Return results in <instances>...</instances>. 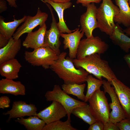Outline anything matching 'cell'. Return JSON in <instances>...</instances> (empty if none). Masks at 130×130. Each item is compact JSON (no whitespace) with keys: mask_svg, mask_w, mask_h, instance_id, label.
Masks as SVG:
<instances>
[{"mask_svg":"<svg viewBox=\"0 0 130 130\" xmlns=\"http://www.w3.org/2000/svg\"><path fill=\"white\" fill-rule=\"evenodd\" d=\"M124 58L130 69V53L125 55Z\"/></svg>","mask_w":130,"mask_h":130,"instance_id":"obj_36","label":"cell"},{"mask_svg":"<svg viewBox=\"0 0 130 130\" xmlns=\"http://www.w3.org/2000/svg\"><path fill=\"white\" fill-rule=\"evenodd\" d=\"M129 0H115L119 12L114 17L115 22L127 27L130 26V7Z\"/></svg>","mask_w":130,"mask_h":130,"instance_id":"obj_22","label":"cell"},{"mask_svg":"<svg viewBox=\"0 0 130 130\" xmlns=\"http://www.w3.org/2000/svg\"><path fill=\"white\" fill-rule=\"evenodd\" d=\"M15 121L23 125L27 130H42L46 124L44 121L36 116H30L26 118H17Z\"/></svg>","mask_w":130,"mask_h":130,"instance_id":"obj_24","label":"cell"},{"mask_svg":"<svg viewBox=\"0 0 130 130\" xmlns=\"http://www.w3.org/2000/svg\"><path fill=\"white\" fill-rule=\"evenodd\" d=\"M102 81L104 92L109 94L111 101V102L109 104L110 109L112 110L110 113L109 120L116 124L126 118L127 116L113 86H111V83L108 81Z\"/></svg>","mask_w":130,"mask_h":130,"instance_id":"obj_8","label":"cell"},{"mask_svg":"<svg viewBox=\"0 0 130 130\" xmlns=\"http://www.w3.org/2000/svg\"><path fill=\"white\" fill-rule=\"evenodd\" d=\"M10 100L7 96H2L0 97V108L4 109L10 107Z\"/></svg>","mask_w":130,"mask_h":130,"instance_id":"obj_30","label":"cell"},{"mask_svg":"<svg viewBox=\"0 0 130 130\" xmlns=\"http://www.w3.org/2000/svg\"><path fill=\"white\" fill-rule=\"evenodd\" d=\"M67 53L63 52L58 59L50 66V68L64 81V84H81L86 81L89 73L83 68H77L72 59L69 57L65 58Z\"/></svg>","mask_w":130,"mask_h":130,"instance_id":"obj_1","label":"cell"},{"mask_svg":"<svg viewBox=\"0 0 130 130\" xmlns=\"http://www.w3.org/2000/svg\"><path fill=\"white\" fill-rule=\"evenodd\" d=\"M71 120L67 119L65 121L60 120L46 124L42 130H77L71 124Z\"/></svg>","mask_w":130,"mask_h":130,"instance_id":"obj_28","label":"cell"},{"mask_svg":"<svg viewBox=\"0 0 130 130\" xmlns=\"http://www.w3.org/2000/svg\"><path fill=\"white\" fill-rule=\"evenodd\" d=\"M119 12L118 7L111 0H102L96 13L98 28L102 32L111 35L116 25L114 19Z\"/></svg>","mask_w":130,"mask_h":130,"instance_id":"obj_3","label":"cell"},{"mask_svg":"<svg viewBox=\"0 0 130 130\" xmlns=\"http://www.w3.org/2000/svg\"><path fill=\"white\" fill-rule=\"evenodd\" d=\"M84 33L79 28L76 29L73 32L67 34L61 33L60 36L64 39V49H69V57L73 59L76 58L78 47L81 38Z\"/></svg>","mask_w":130,"mask_h":130,"instance_id":"obj_14","label":"cell"},{"mask_svg":"<svg viewBox=\"0 0 130 130\" xmlns=\"http://www.w3.org/2000/svg\"><path fill=\"white\" fill-rule=\"evenodd\" d=\"M102 0H77L76 3L77 4L81 3L84 7H86L89 4L94 3H100Z\"/></svg>","mask_w":130,"mask_h":130,"instance_id":"obj_33","label":"cell"},{"mask_svg":"<svg viewBox=\"0 0 130 130\" xmlns=\"http://www.w3.org/2000/svg\"><path fill=\"white\" fill-rule=\"evenodd\" d=\"M66 115L64 107L59 102L53 101L50 105L37 113L36 116L48 124L60 120Z\"/></svg>","mask_w":130,"mask_h":130,"instance_id":"obj_12","label":"cell"},{"mask_svg":"<svg viewBox=\"0 0 130 130\" xmlns=\"http://www.w3.org/2000/svg\"><path fill=\"white\" fill-rule=\"evenodd\" d=\"M91 113L97 121L104 124L109 120L110 108L107 98L100 89L96 91L88 100Z\"/></svg>","mask_w":130,"mask_h":130,"instance_id":"obj_5","label":"cell"},{"mask_svg":"<svg viewBox=\"0 0 130 130\" xmlns=\"http://www.w3.org/2000/svg\"><path fill=\"white\" fill-rule=\"evenodd\" d=\"M123 29L117 23L116 24L113 33L110 38L115 44L119 46L126 52L130 49V38L124 33Z\"/></svg>","mask_w":130,"mask_h":130,"instance_id":"obj_21","label":"cell"},{"mask_svg":"<svg viewBox=\"0 0 130 130\" xmlns=\"http://www.w3.org/2000/svg\"><path fill=\"white\" fill-rule=\"evenodd\" d=\"M37 110V107L34 104H27L25 102L22 101H16L13 102L12 108L10 110L3 114L5 115H9L6 121L8 123L11 119L36 116Z\"/></svg>","mask_w":130,"mask_h":130,"instance_id":"obj_13","label":"cell"},{"mask_svg":"<svg viewBox=\"0 0 130 130\" xmlns=\"http://www.w3.org/2000/svg\"><path fill=\"white\" fill-rule=\"evenodd\" d=\"M9 40L4 36L0 34V48L6 46L8 44Z\"/></svg>","mask_w":130,"mask_h":130,"instance_id":"obj_34","label":"cell"},{"mask_svg":"<svg viewBox=\"0 0 130 130\" xmlns=\"http://www.w3.org/2000/svg\"><path fill=\"white\" fill-rule=\"evenodd\" d=\"M86 7V11L80 16V22L81 30L86 38H89L93 36V30L98 27L96 18L97 8L94 3L88 4Z\"/></svg>","mask_w":130,"mask_h":130,"instance_id":"obj_9","label":"cell"},{"mask_svg":"<svg viewBox=\"0 0 130 130\" xmlns=\"http://www.w3.org/2000/svg\"><path fill=\"white\" fill-rule=\"evenodd\" d=\"M25 86L19 81L13 79L2 78L0 80V93L10 94L17 96L26 94Z\"/></svg>","mask_w":130,"mask_h":130,"instance_id":"obj_17","label":"cell"},{"mask_svg":"<svg viewBox=\"0 0 130 130\" xmlns=\"http://www.w3.org/2000/svg\"></svg>","mask_w":130,"mask_h":130,"instance_id":"obj_41","label":"cell"},{"mask_svg":"<svg viewBox=\"0 0 130 130\" xmlns=\"http://www.w3.org/2000/svg\"><path fill=\"white\" fill-rule=\"evenodd\" d=\"M21 41L20 39L14 40L12 37L7 45L0 49V64L15 58L20 49Z\"/></svg>","mask_w":130,"mask_h":130,"instance_id":"obj_19","label":"cell"},{"mask_svg":"<svg viewBox=\"0 0 130 130\" xmlns=\"http://www.w3.org/2000/svg\"><path fill=\"white\" fill-rule=\"evenodd\" d=\"M21 67L17 59L8 60L0 64V74L7 79H16L19 77V73Z\"/></svg>","mask_w":130,"mask_h":130,"instance_id":"obj_20","label":"cell"},{"mask_svg":"<svg viewBox=\"0 0 130 130\" xmlns=\"http://www.w3.org/2000/svg\"><path fill=\"white\" fill-rule=\"evenodd\" d=\"M27 16L25 15L22 18L17 20L14 17L13 21L6 22L4 19L0 17V34H1L9 40L12 37L17 28L22 23L25 21Z\"/></svg>","mask_w":130,"mask_h":130,"instance_id":"obj_23","label":"cell"},{"mask_svg":"<svg viewBox=\"0 0 130 130\" xmlns=\"http://www.w3.org/2000/svg\"><path fill=\"white\" fill-rule=\"evenodd\" d=\"M49 8L52 18V21L49 29L46 30L44 39V46H48L58 56L61 53L59 48L61 42L59 39L61 32L58 27L51 6L45 3Z\"/></svg>","mask_w":130,"mask_h":130,"instance_id":"obj_11","label":"cell"},{"mask_svg":"<svg viewBox=\"0 0 130 130\" xmlns=\"http://www.w3.org/2000/svg\"><path fill=\"white\" fill-rule=\"evenodd\" d=\"M72 114L90 125L97 121L91 114L88 104L74 108L72 111Z\"/></svg>","mask_w":130,"mask_h":130,"instance_id":"obj_26","label":"cell"},{"mask_svg":"<svg viewBox=\"0 0 130 130\" xmlns=\"http://www.w3.org/2000/svg\"><path fill=\"white\" fill-rule=\"evenodd\" d=\"M7 9L6 1L4 0H0V13L6 11Z\"/></svg>","mask_w":130,"mask_h":130,"instance_id":"obj_35","label":"cell"},{"mask_svg":"<svg viewBox=\"0 0 130 130\" xmlns=\"http://www.w3.org/2000/svg\"><path fill=\"white\" fill-rule=\"evenodd\" d=\"M86 81L87 83V86L84 101L85 102L88 101L89 99L95 91L100 89L101 87L103 85L102 80L96 78L91 74H89L88 76Z\"/></svg>","mask_w":130,"mask_h":130,"instance_id":"obj_27","label":"cell"},{"mask_svg":"<svg viewBox=\"0 0 130 130\" xmlns=\"http://www.w3.org/2000/svg\"><path fill=\"white\" fill-rule=\"evenodd\" d=\"M123 31L124 32L127 34L130 35V26L125 29L123 30Z\"/></svg>","mask_w":130,"mask_h":130,"instance_id":"obj_39","label":"cell"},{"mask_svg":"<svg viewBox=\"0 0 130 130\" xmlns=\"http://www.w3.org/2000/svg\"><path fill=\"white\" fill-rule=\"evenodd\" d=\"M46 26L45 23L40 26L39 29L34 32L27 33L22 43L25 48L34 49L44 46V41Z\"/></svg>","mask_w":130,"mask_h":130,"instance_id":"obj_16","label":"cell"},{"mask_svg":"<svg viewBox=\"0 0 130 130\" xmlns=\"http://www.w3.org/2000/svg\"><path fill=\"white\" fill-rule=\"evenodd\" d=\"M128 3L130 7V0H129L128 1Z\"/></svg>","mask_w":130,"mask_h":130,"instance_id":"obj_40","label":"cell"},{"mask_svg":"<svg viewBox=\"0 0 130 130\" xmlns=\"http://www.w3.org/2000/svg\"><path fill=\"white\" fill-rule=\"evenodd\" d=\"M45 3L49 4L55 10L58 15L59 20L57 23L58 29L61 33H70L75 31L71 30L67 27L64 19V12L65 9L70 7L72 3L70 2L63 3H56L49 0H41Z\"/></svg>","mask_w":130,"mask_h":130,"instance_id":"obj_18","label":"cell"},{"mask_svg":"<svg viewBox=\"0 0 130 130\" xmlns=\"http://www.w3.org/2000/svg\"><path fill=\"white\" fill-rule=\"evenodd\" d=\"M72 61L77 68H83L99 80H102V77L104 78L110 83L112 80L117 78L108 62L101 59L98 54L87 56L81 60L74 59Z\"/></svg>","mask_w":130,"mask_h":130,"instance_id":"obj_2","label":"cell"},{"mask_svg":"<svg viewBox=\"0 0 130 130\" xmlns=\"http://www.w3.org/2000/svg\"><path fill=\"white\" fill-rule=\"evenodd\" d=\"M24 58L33 66H42L45 69L50 68L58 59V56L48 46H42L32 52L25 51Z\"/></svg>","mask_w":130,"mask_h":130,"instance_id":"obj_4","label":"cell"},{"mask_svg":"<svg viewBox=\"0 0 130 130\" xmlns=\"http://www.w3.org/2000/svg\"><path fill=\"white\" fill-rule=\"evenodd\" d=\"M86 84L76 83L65 84L61 86L62 89L68 94H71L77 97L78 98L84 101L85 95L84 93Z\"/></svg>","mask_w":130,"mask_h":130,"instance_id":"obj_25","label":"cell"},{"mask_svg":"<svg viewBox=\"0 0 130 130\" xmlns=\"http://www.w3.org/2000/svg\"><path fill=\"white\" fill-rule=\"evenodd\" d=\"M109 46L98 36L86 38L81 40L78 49L76 58L81 60L95 53L100 55L108 50Z\"/></svg>","mask_w":130,"mask_h":130,"instance_id":"obj_7","label":"cell"},{"mask_svg":"<svg viewBox=\"0 0 130 130\" xmlns=\"http://www.w3.org/2000/svg\"><path fill=\"white\" fill-rule=\"evenodd\" d=\"M104 130H119L116 124L109 120L104 124Z\"/></svg>","mask_w":130,"mask_h":130,"instance_id":"obj_32","label":"cell"},{"mask_svg":"<svg viewBox=\"0 0 130 130\" xmlns=\"http://www.w3.org/2000/svg\"><path fill=\"white\" fill-rule=\"evenodd\" d=\"M118 98L127 117L130 118V88L117 78L110 83Z\"/></svg>","mask_w":130,"mask_h":130,"instance_id":"obj_15","label":"cell"},{"mask_svg":"<svg viewBox=\"0 0 130 130\" xmlns=\"http://www.w3.org/2000/svg\"><path fill=\"white\" fill-rule=\"evenodd\" d=\"M88 130H104V124L100 121H96L90 125Z\"/></svg>","mask_w":130,"mask_h":130,"instance_id":"obj_31","label":"cell"},{"mask_svg":"<svg viewBox=\"0 0 130 130\" xmlns=\"http://www.w3.org/2000/svg\"><path fill=\"white\" fill-rule=\"evenodd\" d=\"M45 97L47 101H55L61 104L65 109L67 119L69 120H71V115L73 109L88 104L86 102L81 101L71 97L58 85H55L52 91H47Z\"/></svg>","mask_w":130,"mask_h":130,"instance_id":"obj_6","label":"cell"},{"mask_svg":"<svg viewBox=\"0 0 130 130\" xmlns=\"http://www.w3.org/2000/svg\"><path fill=\"white\" fill-rule=\"evenodd\" d=\"M116 124L120 130H130V118L126 117Z\"/></svg>","mask_w":130,"mask_h":130,"instance_id":"obj_29","label":"cell"},{"mask_svg":"<svg viewBox=\"0 0 130 130\" xmlns=\"http://www.w3.org/2000/svg\"><path fill=\"white\" fill-rule=\"evenodd\" d=\"M56 3H63L70 2L71 0H49Z\"/></svg>","mask_w":130,"mask_h":130,"instance_id":"obj_38","label":"cell"},{"mask_svg":"<svg viewBox=\"0 0 130 130\" xmlns=\"http://www.w3.org/2000/svg\"><path fill=\"white\" fill-rule=\"evenodd\" d=\"M8 2L9 5L11 7L17 8V6L16 1L17 0H6Z\"/></svg>","mask_w":130,"mask_h":130,"instance_id":"obj_37","label":"cell"},{"mask_svg":"<svg viewBox=\"0 0 130 130\" xmlns=\"http://www.w3.org/2000/svg\"><path fill=\"white\" fill-rule=\"evenodd\" d=\"M48 16L47 13L42 12L40 8H38L37 13L35 16H27L24 23L13 35V38L17 40L23 34L32 32L33 30L38 26H40L45 23Z\"/></svg>","mask_w":130,"mask_h":130,"instance_id":"obj_10","label":"cell"}]
</instances>
